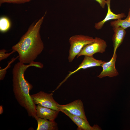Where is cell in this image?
Here are the masks:
<instances>
[{"label": "cell", "mask_w": 130, "mask_h": 130, "mask_svg": "<svg viewBox=\"0 0 130 130\" xmlns=\"http://www.w3.org/2000/svg\"><path fill=\"white\" fill-rule=\"evenodd\" d=\"M60 111L68 116L77 125L78 127V130H92V127L90 125L87 120L81 117L74 115L66 110H60Z\"/></svg>", "instance_id": "obj_11"}, {"label": "cell", "mask_w": 130, "mask_h": 130, "mask_svg": "<svg viewBox=\"0 0 130 130\" xmlns=\"http://www.w3.org/2000/svg\"><path fill=\"white\" fill-rule=\"evenodd\" d=\"M36 109L37 119L40 118L51 121H55L60 112L38 105Z\"/></svg>", "instance_id": "obj_10"}, {"label": "cell", "mask_w": 130, "mask_h": 130, "mask_svg": "<svg viewBox=\"0 0 130 130\" xmlns=\"http://www.w3.org/2000/svg\"><path fill=\"white\" fill-rule=\"evenodd\" d=\"M114 34L112 37L113 47V54L116 53V51L122 44L126 34V31L121 27L113 28Z\"/></svg>", "instance_id": "obj_12"}, {"label": "cell", "mask_w": 130, "mask_h": 130, "mask_svg": "<svg viewBox=\"0 0 130 130\" xmlns=\"http://www.w3.org/2000/svg\"><path fill=\"white\" fill-rule=\"evenodd\" d=\"M98 2L101 7L104 9L106 4V0H95Z\"/></svg>", "instance_id": "obj_19"}, {"label": "cell", "mask_w": 130, "mask_h": 130, "mask_svg": "<svg viewBox=\"0 0 130 130\" xmlns=\"http://www.w3.org/2000/svg\"><path fill=\"white\" fill-rule=\"evenodd\" d=\"M7 51L6 50L3 49H1L0 50V61H1V60H3L5 59L6 58L9 57L11 54L13 53L15 51L14 50L11 52L9 53H5Z\"/></svg>", "instance_id": "obj_18"}, {"label": "cell", "mask_w": 130, "mask_h": 130, "mask_svg": "<svg viewBox=\"0 0 130 130\" xmlns=\"http://www.w3.org/2000/svg\"><path fill=\"white\" fill-rule=\"evenodd\" d=\"M31 66L42 68L43 65L40 62L33 61L28 65L19 62L14 65L12 70L13 91L17 100L26 110L28 115L36 120V106L29 93L33 86L24 77L25 72Z\"/></svg>", "instance_id": "obj_2"}, {"label": "cell", "mask_w": 130, "mask_h": 130, "mask_svg": "<svg viewBox=\"0 0 130 130\" xmlns=\"http://www.w3.org/2000/svg\"><path fill=\"white\" fill-rule=\"evenodd\" d=\"M3 107L2 105L0 106V114H1L3 112Z\"/></svg>", "instance_id": "obj_21"}, {"label": "cell", "mask_w": 130, "mask_h": 130, "mask_svg": "<svg viewBox=\"0 0 130 130\" xmlns=\"http://www.w3.org/2000/svg\"><path fill=\"white\" fill-rule=\"evenodd\" d=\"M10 22L9 20L6 17H3L0 19V30L2 32H5L10 28Z\"/></svg>", "instance_id": "obj_15"}, {"label": "cell", "mask_w": 130, "mask_h": 130, "mask_svg": "<svg viewBox=\"0 0 130 130\" xmlns=\"http://www.w3.org/2000/svg\"><path fill=\"white\" fill-rule=\"evenodd\" d=\"M84 58L78 67L72 72H69V73L67 75L65 79L60 84V86L72 74L78 71L79 70L82 69H85L97 66H101L105 61L101 60H98L95 59L93 56L90 57L84 56Z\"/></svg>", "instance_id": "obj_8"}, {"label": "cell", "mask_w": 130, "mask_h": 130, "mask_svg": "<svg viewBox=\"0 0 130 130\" xmlns=\"http://www.w3.org/2000/svg\"><path fill=\"white\" fill-rule=\"evenodd\" d=\"M98 126L97 125L93 126L92 127V130H100V128L99 127H98Z\"/></svg>", "instance_id": "obj_20"}, {"label": "cell", "mask_w": 130, "mask_h": 130, "mask_svg": "<svg viewBox=\"0 0 130 130\" xmlns=\"http://www.w3.org/2000/svg\"><path fill=\"white\" fill-rule=\"evenodd\" d=\"M107 47L106 41L100 38L96 37L93 42L83 47L77 57L82 56L92 57L96 53H103L105 51Z\"/></svg>", "instance_id": "obj_4"}, {"label": "cell", "mask_w": 130, "mask_h": 130, "mask_svg": "<svg viewBox=\"0 0 130 130\" xmlns=\"http://www.w3.org/2000/svg\"><path fill=\"white\" fill-rule=\"evenodd\" d=\"M15 59H13L8 63V64L7 66L5 68L3 69H0V80H3L5 77L6 72V70L7 69L10 67L11 64L15 60Z\"/></svg>", "instance_id": "obj_17"}, {"label": "cell", "mask_w": 130, "mask_h": 130, "mask_svg": "<svg viewBox=\"0 0 130 130\" xmlns=\"http://www.w3.org/2000/svg\"><path fill=\"white\" fill-rule=\"evenodd\" d=\"M58 106L60 111V110H66L74 115L87 120L85 114L83 103L80 99L75 100L65 105H61L58 104Z\"/></svg>", "instance_id": "obj_6"}, {"label": "cell", "mask_w": 130, "mask_h": 130, "mask_svg": "<svg viewBox=\"0 0 130 130\" xmlns=\"http://www.w3.org/2000/svg\"><path fill=\"white\" fill-rule=\"evenodd\" d=\"M111 0H106V4L107 6V12L105 18L102 20L96 23L95 24L94 27L98 30L101 29L104 24L107 21L111 20L122 19L125 17L126 15L124 13H122L117 14L113 12L110 8Z\"/></svg>", "instance_id": "obj_9"}, {"label": "cell", "mask_w": 130, "mask_h": 130, "mask_svg": "<svg viewBox=\"0 0 130 130\" xmlns=\"http://www.w3.org/2000/svg\"><path fill=\"white\" fill-rule=\"evenodd\" d=\"M110 25L112 28L121 27L124 29L130 27V8L129 9L128 15L124 19H119L110 22Z\"/></svg>", "instance_id": "obj_14"}, {"label": "cell", "mask_w": 130, "mask_h": 130, "mask_svg": "<svg viewBox=\"0 0 130 130\" xmlns=\"http://www.w3.org/2000/svg\"><path fill=\"white\" fill-rule=\"evenodd\" d=\"M36 120L38 127L36 130H58L57 123L55 121L38 118Z\"/></svg>", "instance_id": "obj_13"}, {"label": "cell", "mask_w": 130, "mask_h": 130, "mask_svg": "<svg viewBox=\"0 0 130 130\" xmlns=\"http://www.w3.org/2000/svg\"><path fill=\"white\" fill-rule=\"evenodd\" d=\"M116 53L113 54L110 60L108 62H105L101 66L102 70L98 77L101 78L106 76L109 77H116L119 75V73L116 69L115 64L117 58Z\"/></svg>", "instance_id": "obj_7"}, {"label": "cell", "mask_w": 130, "mask_h": 130, "mask_svg": "<svg viewBox=\"0 0 130 130\" xmlns=\"http://www.w3.org/2000/svg\"><path fill=\"white\" fill-rule=\"evenodd\" d=\"M94 40V38L92 37L82 34L76 35L71 37L69 39L70 47L68 57L69 62H72L84 47Z\"/></svg>", "instance_id": "obj_3"}, {"label": "cell", "mask_w": 130, "mask_h": 130, "mask_svg": "<svg viewBox=\"0 0 130 130\" xmlns=\"http://www.w3.org/2000/svg\"><path fill=\"white\" fill-rule=\"evenodd\" d=\"M53 95L52 93H47L41 91L31 96L35 104L60 111L58 106V104L54 99Z\"/></svg>", "instance_id": "obj_5"}, {"label": "cell", "mask_w": 130, "mask_h": 130, "mask_svg": "<svg viewBox=\"0 0 130 130\" xmlns=\"http://www.w3.org/2000/svg\"><path fill=\"white\" fill-rule=\"evenodd\" d=\"M32 0H0V5L4 3L14 4L24 3L30 1Z\"/></svg>", "instance_id": "obj_16"}, {"label": "cell", "mask_w": 130, "mask_h": 130, "mask_svg": "<svg viewBox=\"0 0 130 130\" xmlns=\"http://www.w3.org/2000/svg\"><path fill=\"white\" fill-rule=\"evenodd\" d=\"M46 13V11L37 22L33 23L18 43L12 47L13 50L18 53L20 62L31 63L43 50L44 44L41 38L40 30Z\"/></svg>", "instance_id": "obj_1"}]
</instances>
